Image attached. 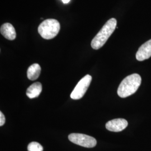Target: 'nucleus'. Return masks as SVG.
<instances>
[{
  "mask_svg": "<svg viewBox=\"0 0 151 151\" xmlns=\"http://www.w3.org/2000/svg\"><path fill=\"white\" fill-rule=\"evenodd\" d=\"M116 25L117 21L115 18L109 19L92 40V48L95 50L101 48L115 31Z\"/></svg>",
  "mask_w": 151,
  "mask_h": 151,
  "instance_id": "1",
  "label": "nucleus"
},
{
  "mask_svg": "<svg viewBox=\"0 0 151 151\" xmlns=\"http://www.w3.org/2000/svg\"><path fill=\"white\" fill-rule=\"evenodd\" d=\"M141 82V77L137 73L126 77L119 86L118 95L122 98H125L134 94L140 86Z\"/></svg>",
  "mask_w": 151,
  "mask_h": 151,
  "instance_id": "2",
  "label": "nucleus"
},
{
  "mask_svg": "<svg viewBox=\"0 0 151 151\" xmlns=\"http://www.w3.org/2000/svg\"><path fill=\"white\" fill-rule=\"evenodd\" d=\"M60 22L53 19H49L42 22L39 26L38 32L45 39H51L55 38L60 32Z\"/></svg>",
  "mask_w": 151,
  "mask_h": 151,
  "instance_id": "3",
  "label": "nucleus"
},
{
  "mask_svg": "<svg viewBox=\"0 0 151 151\" xmlns=\"http://www.w3.org/2000/svg\"><path fill=\"white\" fill-rule=\"evenodd\" d=\"M68 139L76 145L86 148L94 147L97 144L95 138L83 134L72 133L68 135Z\"/></svg>",
  "mask_w": 151,
  "mask_h": 151,
  "instance_id": "4",
  "label": "nucleus"
},
{
  "mask_svg": "<svg viewBox=\"0 0 151 151\" xmlns=\"http://www.w3.org/2000/svg\"><path fill=\"white\" fill-rule=\"evenodd\" d=\"M92 81V77L87 75L78 82L70 94V98L73 100H79L84 96Z\"/></svg>",
  "mask_w": 151,
  "mask_h": 151,
  "instance_id": "5",
  "label": "nucleus"
},
{
  "mask_svg": "<svg viewBox=\"0 0 151 151\" xmlns=\"http://www.w3.org/2000/svg\"><path fill=\"white\" fill-rule=\"evenodd\" d=\"M128 125V123L125 119H115L107 122L106 124V128L111 132H119L125 129Z\"/></svg>",
  "mask_w": 151,
  "mask_h": 151,
  "instance_id": "6",
  "label": "nucleus"
},
{
  "mask_svg": "<svg viewBox=\"0 0 151 151\" xmlns=\"http://www.w3.org/2000/svg\"><path fill=\"white\" fill-rule=\"evenodd\" d=\"M151 57V39L142 44L136 53V59L143 61Z\"/></svg>",
  "mask_w": 151,
  "mask_h": 151,
  "instance_id": "7",
  "label": "nucleus"
},
{
  "mask_svg": "<svg viewBox=\"0 0 151 151\" xmlns=\"http://www.w3.org/2000/svg\"><path fill=\"white\" fill-rule=\"evenodd\" d=\"M0 32L6 39L14 40L16 37V32L14 27L10 23L4 24L0 29Z\"/></svg>",
  "mask_w": 151,
  "mask_h": 151,
  "instance_id": "8",
  "label": "nucleus"
},
{
  "mask_svg": "<svg viewBox=\"0 0 151 151\" xmlns=\"http://www.w3.org/2000/svg\"><path fill=\"white\" fill-rule=\"evenodd\" d=\"M42 91V85L40 82H35L27 88V95L29 99H34L39 96Z\"/></svg>",
  "mask_w": 151,
  "mask_h": 151,
  "instance_id": "9",
  "label": "nucleus"
},
{
  "mask_svg": "<svg viewBox=\"0 0 151 151\" xmlns=\"http://www.w3.org/2000/svg\"><path fill=\"white\" fill-rule=\"evenodd\" d=\"M41 72V67L38 63L31 65L27 69V78L32 81L35 80L39 77Z\"/></svg>",
  "mask_w": 151,
  "mask_h": 151,
  "instance_id": "10",
  "label": "nucleus"
},
{
  "mask_svg": "<svg viewBox=\"0 0 151 151\" xmlns=\"http://www.w3.org/2000/svg\"><path fill=\"white\" fill-rule=\"evenodd\" d=\"M28 151H43V148L38 142H32L27 146Z\"/></svg>",
  "mask_w": 151,
  "mask_h": 151,
  "instance_id": "11",
  "label": "nucleus"
},
{
  "mask_svg": "<svg viewBox=\"0 0 151 151\" xmlns=\"http://www.w3.org/2000/svg\"><path fill=\"white\" fill-rule=\"evenodd\" d=\"M5 123V118L1 111H0V126L4 125Z\"/></svg>",
  "mask_w": 151,
  "mask_h": 151,
  "instance_id": "12",
  "label": "nucleus"
},
{
  "mask_svg": "<svg viewBox=\"0 0 151 151\" xmlns=\"http://www.w3.org/2000/svg\"><path fill=\"white\" fill-rule=\"evenodd\" d=\"M62 2L64 3V4H68L70 1V0H62Z\"/></svg>",
  "mask_w": 151,
  "mask_h": 151,
  "instance_id": "13",
  "label": "nucleus"
}]
</instances>
